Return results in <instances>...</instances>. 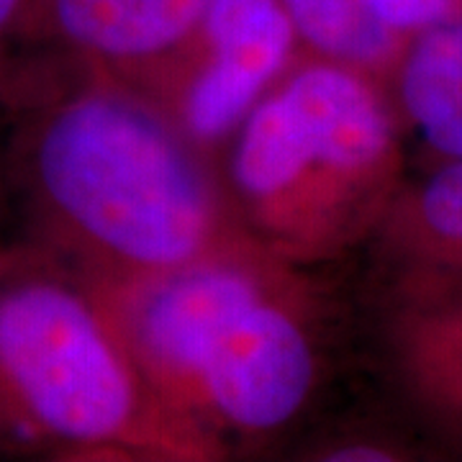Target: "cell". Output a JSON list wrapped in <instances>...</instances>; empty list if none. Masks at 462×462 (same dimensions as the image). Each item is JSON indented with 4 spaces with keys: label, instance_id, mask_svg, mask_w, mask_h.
Masks as SVG:
<instances>
[{
    "label": "cell",
    "instance_id": "1",
    "mask_svg": "<svg viewBox=\"0 0 462 462\" xmlns=\"http://www.w3.org/2000/svg\"><path fill=\"white\" fill-rule=\"evenodd\" d=\"M21 178L54 252L124 285L226 254V211L199 147L111 85L44 100L21 134Z\"/></svg>",
    "mask_w": 462,
    "mask_h": 462
},
{
    "label": "cell",
    "instance_id": "2",
    "mask_svg": "<svg viewBox=\"0 0 462 462\" xmlns=\"http://www.w3.org/2000/svg\"><path fill=\"white\" fill-rule=\"evenodd\" d=\"M401 132L378 78L331 60L288 69L234 132L236 203L282 252L342 247L403 185Z\"/></svg>",
    "mask_w": 462,
    "mask_h": 462
},
{
    "label": "cell",
    "instance_id": "3",
    "mask_svg": "<svg viewBox=\"0 0 462 462\" xmlns=\"http://www.w3.org/2000/svg\"><path fill=\"white\" fill-rule=\"evenodd\" d=\"M144 411L108 309L50 263L0 254V424L69 447L134 445Z\"/></svg>",
    "mask_w": 462,
    "mask_h": 462
},
{
    "label": "cell",
    "instance_id": "4",
    "mask_svg": "<svg viewBox=\"0 0 462 462\" xmlns=\"http://www.w3.org/2000/svg\"><path fill=\"white\" fill-rule=\"evenodd\" d=\"M298 44L281 0H208L196 32L172 54L190 62L165 114L196 147L229 139L288 72Z\"/></svg>",
    "mask_w": 462,
    "mask_h": 462
},
{
    "label": "cell",
    "instance_id": "5",
    "mask_svg": "<svg viewBox=\"0 0 462 462\" xmlns=\"http://www.w3.org/2000/svg\"><path fill=\"white\" fill-rule=\"evenodd\" d=\"M124 288L121 339L136 367L182 403L218 331L247 303L270 293L257 267L236 252L206 257Z\"/></svg>",
    "mask_w": 462,
    "mask_h": 462
},
{
    "label": "cell",
    "instance_id": "6",
    "mask_svg": "<svg viewBox=\"0 0 462 462\" xmlns=\"http://www.w3.org/2000/svg\"><path fill=\"white\" fill-rule=\"evenodd\" d=\"M314 346L278 298L264 293L218 331L203 355L185 403L242 431L291 421L314 388Z\"/></svg>",
    "mask_w": 462,
    "mask_h": 462
},
{
    "label": "cell",
    "instance_id": "7",
    "mask_svg": "<svg viewBox=\"0 0 462 462\" xmlns=\"http://www.w3.org/2000/svg\"><path fill=\"white\" fill-rule=\"evenodd\" d=\"M208 0H26L21 42L106 65L167 60L196 32Z\"/></svg>",
    "mask_w": 462,
    "mask_h": 462
},
{
    "label": "cell",
    "instance_id": "8",
    "mask_svg": "<svg viewBox=\"0 0 462 462\" xmlns=\"http://www.w3.org/2000/svg\"><path fill=\"white\" fill-rule=\"evenodd\" d=\"M393 345L416 398L462 434V273L406 270Z\"/></svg>",
    "mask_w": 462,
    "mask_h": 462
},
{
    "label": "cell",
    "instance_id": "9",
    "mask_svg": "<svg viewBox=\"0 0 462 462\" xmlns=\"http://www.w3.org/2000/svg\"><path fill=\"white\" fill-rule=\"evenodd\" d=\"M388 83L403 132L439 162L462 160V11L411 33Z\"/></svg>",
    "mask_w": 462,
    "mask_h": 462
},
{
    "label": "cell",
    "instance_id": "10",
    "mask_svg": "<svg viewBox=\"0 0 462 462\" xmlns=\"http://www.w3.org/2000/svg\"><path fill=\"white\" fill-rule=\"evenodd\" d=\"M378 229L406 270L462 273V160L401 185Z\"/></svg>",
    "mask_w": 462,
    "mask_h": 462
},
{
    "label": "cell",
    "instance_id": "11",
    "mask_svg": "<svg viewBox=\"0 0 462 462\" xmlns=\"http://www.w3.org/2000/svg\"><path fill=\"white\" fill-rule=\"evenodd\" d=\"M303 44L321 60L388 80L406 39L380 23L367 0H281Z\"/></svg>",
    "mask_w": 462,
    "mask_h": 462
},
{
    "label": "cell",
    "instance_id": "12",
    "mask_svg": "<svg viewBox=\"0 0 462 462\" xmlns=\"http://www.w3.org/2000/svg\"><path fill=\"white\" fill-rule=\"evenodd\" d=\"M367 5L380 23L401 39L462 11V0H367Z\"/></svg>",
    "mask_w": 462,
    "mask_h": 462
},
{
    "label": "cell",
    "instance_id": "13",
    "mask_svg": "<svg viewBox=\"0 0 462 462\" xmlns=\"http://www.w3.org/2000/svg\"><path fill=\"white\" fill-rule=\"evenodd\" d=\"M26 0H0V88L5 85V67L14 42H21V18Z\"/></svg>",
    "mask_w": 462,
    "mask_h": 462
},
{
    "label": "cell",
    "instance_id": "14",
    "mask_svg": "<svg viewBox=\"0 0 462 462\" xmlns=\"http://www.w3.org/2000/svg\"><path fill=\"white\" fill-rule=\"evenodd\" d=\"M401 457L403 455L396 447L383 445V442H367V439L337 447V449H331V455H327V460L337 462H391L401 460Z\"/></svg>",
    "mask_w": 462,
    "mask_h": 462
}]
</instances>
